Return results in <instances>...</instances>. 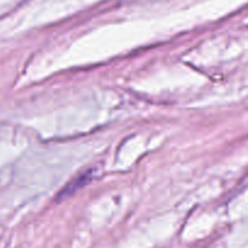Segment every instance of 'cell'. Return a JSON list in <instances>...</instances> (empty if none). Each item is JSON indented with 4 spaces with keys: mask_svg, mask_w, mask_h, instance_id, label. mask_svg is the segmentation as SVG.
<instances>
[{
    "mask_svg": "<svg viewBox=\"0 0 248 248\" xmlns=\"http://www.w3.org/2000/svg\"><path fill=\"white\" fill-rule=\"evenodd\" d=\"M91 177H92L91 172L86 171V172H84V173L80 174V176H78L77 178L73 179L72 182H69V183L67 184V186H65L64 189H62V190L60 191L58 200H63V199L73 195L75 191H78L79 189H81L82 186H87V184H89V182L91 181Z\"/></svg>",
    "mask_w": 248,
    "mask_h": 248,
    "instance_id": "1",
    "label": "cell"
}]
</instances>
